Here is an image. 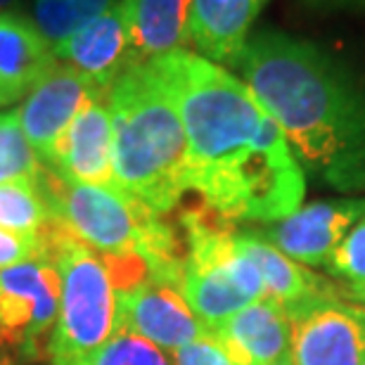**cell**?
<instances>
[{
  "instance_id": "1",
  "label": "cell",
  "mask_w": 365,
  "mask_h": 365,
  "mask_svg": "<svg viewBox=\"0 0 365 365\" xmlns=\"http://www.w3.org/2000/svg\"><path fill=\"white\" fill-rule=\"evenodd\" d=\"M148 64L185 128L190 195L230 223L268 225L302 207L304 166L242 78L187 50Z\"/></svg>"
},
{
  "instance_id": "2",
  "label": "cell",
  "mask_w": 365,
  "mask_h": 365,
  "mask_svg": "<svg viewBox=\"0 0 365 365\" xmlns=\"http://www.w3.org/2000/svg\"><path fill=\"white\" fill-rule=\"evenodd\" d=\"M232 69L273 116L299 164L337 190L365 187V88L316 43L261 31Z\"/></svg>"
},
{
  "instance_id": "3",
  "label": "cell",
  "mask_w": 365,
  "mask_h": 365,
  "mask_svg": "<svg viewBox=\"0 0 365 365\" xmlns=\"http://www.w3.org/2000/svg\"><path fill=\"white\" fill-rule=\"evenodd\" d=\"M105 105L116 187L169 216L190 195L187 138L171 95L150 64H130L107 88Z\"/></svg>"
},
{
  "instance_id": "4",
  "label": "cell",
  "mask_w": 365,
  "mask_h": 365,
  "mask_svg": "<svg viewBox=\"0 0 365 365\" xmlns=\"http://www.w3.org/2000/svg\"><path fill=\"white\" fill-rule=\"evenodd\" d=\"M41 259L62 277L60 316L50 337V365H76L109 339L116 327V289L105 264L60 221L38 232Z\"/></svg>"
},
{
  "instance_id": "5",
  "label": "cell",
  "mask_w": 365,
  "mask_h": 365,
  "mask_svg": "<svg viewBox=\"0 0 365 365\" xmlns=\"http://www.w3.org/2000/svg\"><path fill=\"white\" fill-rule=\"evenodd\" d=\"M62 277L46 259L0 271V361L48 359L57 316Z\"/></svg>"
},
{
  "instance_id": "6",
  "label": "cell",
  "mask_w": 365,
  "mask_h": 365,
  "mask_svg": "<svg viewBox=\"0 0 365 365\" xmlns=\"http://www.w3.org/2000/svg\"><path fill=\"white\" fill-rule=\"evenodd\" d=\"M294 365H363L365 309L327 297L289 311Z\"/></svg>"
},
{
  "instance_id": "7",
  "label": "cell",
  "mask_w": 365,
  "mask_h": 365,
  "mask_svg": "<svg viewBox=\"0 0 365 365\" xmlns=\"http://www.w3.org/2000/svg\"><path fill=\"white\" fill-rule=\"evenodd\" d=\"M102 95L69 64H55L38 86L26 95L19 112V123L29 145L46 169L55 166V155L64 133L74 116L88 105L91 100H102Z\"/></svg>"
},
{
  "instance_id": "8",
  "label": "cell",
  "mask_w": 365,
  "mask_h": 365,
  "mask_svg": "<svg viewBox=\"0 0 365 365\" xmlns=\"http://www.w3.org/2000/svg\"><path fill=\"white\" fill-rule=\"evenodd\" d=\"M365 214V200H332L299 207L289 216L259 230L284 257L304 266H327L332 252Z\"/></svg>"
},
{
  "instance_id": "9",
  "label": "cell",
  "mask_w": 365,
  "mask_h": 365,
  "mask_svg": "<svg viewBox=\"0 0 365 365\" xmlns=\"http://www.w3.org/2000/svg\"><path fill=\"white\" fill-rule=\"evenodd\" d=\"M116 327H126L169 351L209 334L180 292L157 282L116 294Z\"/></svg>"
},
{
  "instance_id": "10",
  "label": "cell",
  "mask_w": 365,
  "mask_h": 365,
  "mask_svg": "<svg viewBox=\"0 0 365 365\" xmlns=\"http://www.w3.org/2000/svg\"><path fill=\"white\" fill-rule=\"evenodd\" d=\"M55 57L88 78L102 95L116 81L123 69L130 67V43L126 14L121 3L98 19L71 34L69 38L53 46Z\"/></svg>"
},
{
  "instance_id": "11",
  "label": "cell",
  "mask_w": 365,
  "mask_h": 365,
  "mask_svg": "<svg viewBox=\"0 0 365 365\" xmlns=\"http://www.w3.org/2000/svg\"><path fill=\"white\" fill-rule=\"evenodd\" d=\"M55 171L67 182L116 187L112 166V116L102 100H91L74 116L55 155Z\"/></svg>"
},
{
  "instance_id": "12",
  "label": "cell",
  "mask_w": 365,
  "mask_h": 365,
  "mask_svg": "<svg viewBox=\"0 0 365 365\" xmlns=\"http://www.w3.org/2000/svg\"><path fill=\"white\" fill-rule=\"evenodd\" d=\"M232 365H271L292 351V323L273 299H259L214 330Z\"/></svg>"
},
{
  "instance_id": "13",
  "label": "cell",
  "mask_w": 365,
  "mask_h": 365,
  "mask_svg": "<svg viewBox=\"0 0 365 365\" xmlns=\"http://www.w3.org/2000/svg\"><path fill=\"white\" fill-rule=\"evenodd\" d=\"M57 64L53 43L14 12H0V107L31 93Z\"/></svg>"
},
{
  "instance_id": "14",
  "label": "cell",
  "mask_w": 365,
  "mask_h": 365,
  "mask_svg": "<svg viewBox=\"0 0 365 365\" xmlns=\"http://www.w3.org/2000/svg\"><path fill=\"white\" fill-rule=\"evenodd\" d=\"M235 242L257 264L266 297L280 304L287 313L318 299L341 297V287H334L325 277L306 271L294 259L284 257L277 247L259 235V230L235 232Z\"/></svg>"
},
{
  "instance_id": "15",
  "label": "cell",
  "mask_w": 365,
  "mask_h": 365,
  "mask_svg": "<svg viewBox=\"0 0 365 365\" xmlns=\"http://www.w3.org/2000/svg\"><path fill=\"white\" fill-rule=\"evenodd\" d=\"M266 0H192L187 36L209 62L230 64L242 53Z\"/></svg>"
},
{
  "instance_id": "16",
  "label": "cell",
  "mask_w": 365,
  "mask_h": 365,
  "mask_svg": "<svg viewBox=\"0 0 365 365\" xmlns=\"http://www.w3.org/2000/svg\"><path fill=\"white\" fill-rule=\"evenodd\" d=\"M128 26L130 60L148 64L190 43L192 0H121Z\"/></svg>"
},
{
  "instance_id": "17",
  "label": "cell",
  "mask_w": 365,
  "mask_h": 365,
  "mask_svg": "<svg viewBox=\"0 0 365 365\" xmlns=\"http://www.w3.org/2000/svg\"><path fill=\"white\" fill-rule=\"evenodd\" d=\"M119 3L121 0H34L36 26L57 46Z\"/></svg>"
},
{
  "instance_id": "18",
  "label": "cell",
  "mask_w": 365,
  "mask_h": 365,
  "mask_svg": "<svg viewBox=\"0 0 365 365\" xmlns=\"http://www.w3.org/2000/svg\"><path fill=\"white\" fill-rule=\"evenodd\" d=\"M50 218L53 216L36 180L0 182V228L21 235H38Z\"/></svg>"
},
{
  "instance_id": "19",
  "label": "cell",
  "mask_w": 365,
  "mask_h": 365,
  "mask_svg": "<svg viewBox=\"0 0 365 365\" xmlns=\"http://www.w3.org/2000/svg\"><path fill=\"white\" fill-rule=\"evenodd\" d=\"M76 365H173L164 349L152 344L150 339L126 330L114 327L109 339L102 346L95 349Z\"/></svg>"
},
{
  "instance_id": "20",
  "label": "cell",
  "mask_w": 365,
  "mask_h": 365,
  "mask_svg": "<svg viewBox=\"0 0 365 365\" xmlns=\"http://www.w3.org/2000/svg\"><path fill=\"white\" fill-rule=\"evenodd\" d=\"M41 166V159L21 130L19 112L0 114V182L36 180Z\"/></svg>"
},
{
  "instance_id": "21",
  "label": "cell",
  "mask_w": 365,
  "mask_h": 365,
  "mask_svg": "<svg viewBox=\"0 0 365 365\" xmlns=\"http://www.w3.org/2000/svg\"><path fill=\"white\" fill-rule=\"evenodd\" d=\"M327 268L332 275L344 277L349 284H365V214L332 252Z\"/></svg>"
},
{
  "instance_id": "22",
  "label": "cell",
  "mask_w": 365,
  "mask_h": 365,
  "mask_svg": "<svg viewBox=\"0 0 365 365\" xmlns=\"http://www.w3.org/2000/svg\"><path fill=\"white\" fill-rule=\"evenodd\" d=\"M41 259V237L0 228V271Z\"/></svg>"
},
{
  "instance_id": "23",
  "label": "cell",
  "mask_w": 365,
  "mask_h": 365,
  "mask_svg": "<svg viewBox=\"0 0 365 365\" xmlns=\"http://www.w3.org/2000/svg\"><path fill=\"white\" fill-rule=\"evenodd\" d=\"M173 363L176 365H232L228 354L223 351L221 341L214 337V332L190 341L173 351Z\"/></svg>"
},
{
  "instance_id": "24",
  "label": "cell",
  "mask_w": 365,
  "mask_h": 365,
  "mask_svg": "<svg viewBox=\"0 0 365 365\" xmlns=\"http://www.w3.org/2000/svg\"><path fill=\"white\" fill-rule=\"evenodd\" d=\"M341 299L365 309V284H346V287H341Z\"/></svg>"
},
{
  "instance_id": "25",
  "label": "cell",
  "mask_w": 365,
  "mask_h": 365,
  "mask_svg": "<svg viewBox=\"0 0 365 365\" xmlns=\"http://www.w3.org/2000/svg\"><path fill=\"white\" fill-rule=\"evenodd\" d=\"M271 365H294V359H292V351H289L287 356H282V359H277V361L271 363Z\"/></svg>"
},
{
  "instance_id": "26",
  "label": "cell",
  "mask_w": 365,
  "mask_h": 365,
  "mask_svg": "<svg viewBox=\"0 0 365 365\" xmlns=\"http://www.w3.org/2000/svg\"><path fill=\"white\" fill-rule=\"evenodd\" d=\"M17 3V0H0V12H10V7Z\"/></svg>"
},
{
  "instance_id": "27",
  "label": "cell",
  "mask_w": 365,
  "mask_h": 365,
  "mask_svg": "<svg viewBox=\"0 0 365 365\" xmlns=\"http://www.w3.org/2000/svg\"><path fill=\"white\" fill-rule=\"evenodd\" d=\"M337 3H344V5H359V7H365V0H337Z\"/></svg>"
},
{
  "instance_id": "28",
  "label": "cell",
  "mask_w": 365,
  "mask_h": 365,
  "mask_svg": "<svg viewBox=\"0 0 365 365\" xmlns=\"http://www.w3.org/2000/svg\"><path fill=\"white\" fill-rule=\"evenodd\" d=\"M0 365H5V363H3V361H0Z\"/></svg>"
},
{
  "instance_id": "29",
  "label": "cell",
  "mask_w": 365,
  "mask_h": 365,
  "mask_svg": "<svg viewBox=\"0 0 365 365\" xmlns=\"http://www.w3.org/2000/svg\"><path fill=\"white\" fill-rule=\"evenodd\" d=\"M363 365H365V361H363Z\"/></svg>"
}]
</instances>
